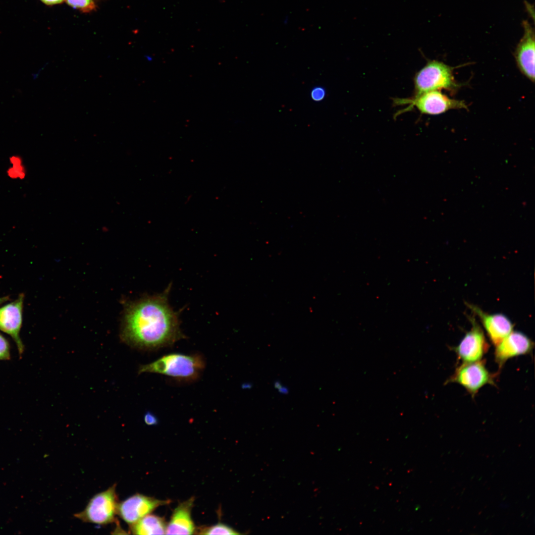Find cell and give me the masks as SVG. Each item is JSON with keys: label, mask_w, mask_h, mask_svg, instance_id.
I'll return each mask as SVG.
<instances>
[{"label": "cell", "mask_w": 535, "mask_h": 535, "mask_svg": "<svg viewBox=\"0 0 535 535\" xmlns=\"http://www.w3.org/2000/svg\"><path fill=\"white\" fill-rule=\"evenodd\" d=\"M171 285L162 293L143 298L127 310L122 340L139 349L154 350L169 346L185 338L180 328L179 314L168 303Z\"/></svg>", "instance_id": "1"}, {"label": "cell", "mask_w": 535, "mask_h": 535, "mask_svg": "<svg viewBox=\"0 0 535 535\" xmlns=\"http://www.w3.org/2000/svg\"><path fill=\"white\" fill-rule=\"evenodd\" d=\"M205 366V361L200 355L174 353L141 366L138 373L158 374L179 380L191 381L198 378Z\"/></svg>", "instance_id": "2"}, {"label": "cell", "mask_w": 535, "mask_h": 535, "mask_svg": "<svg viewBox=\"0 0 535 535\" xmlns=\"http://www.w3.org/2000/svg\"><path fill=\"white\" fill-rule=\"evenodd\" d=\"M415 95L441 89L454 91L460 87L453 75V67L437 60L429 61L414 77Z\"/></svg>", "instance_id": "3"}, {"label": "cell", "mask_w": 535, "mask_h": 535, "mask_svg": "<svg viewBox=\"0 0 535 535\" xmlns=\"http://www.w3.org/2000/svg\"><path fill=\"white\" fill-rule=\"evenodd\" d=\"M116 483L107 489L95 495L85 508L74 516L84 522L106 525L115 521L118 497Z\"/></svg>", "instance_id": "4"}, {"label": "cell", "mask_w": 535, "mask_h": 535, "mask_svg": "<svg viewBox=\"0 0 535 535\" xmlns=\"http://www.w3.org/2000/svg\"><path fill=\"white\" fill-rule=\"evenodd\" d=\"M494 377L486 368L484 361L481 360L463 362L447 383L454 382L462 385L473 397L484 385H494Z\"/></svg>", "instance_id": "5"}, {"label": "cell", "mask_w": 535, "mask_h": 535, "mask_svg": "<svg viewBox=\"0 0 535 535\" xmlns=\"http://www.w3.org/2000/svg\"><path fill=\"white\" fill-rule=\"evenodd\" d=\"M398 104H409L422 113L437 115L453 109H466L468 107L463 101L451 99L439 91H431L415 95L412 99L397 100Z\"/></svg>", "instance_id": "6"}, {"label": "cell", "mask_w": 535, "mask_h": 535, "mask_svg": "<svg viewBox=\"0 0 535 535\" xmlns=\"http://www.w3.org/2000/svg\"><path fill=\"white\" fill-rule=\"evenodd\" d=\"M167 503V501L137 493L118 503L117 514L130 526L159 506Z\"/></svg>", "instance_id": "7"}, {"label": "cell", "mask_w": 535, "mask_h": 535, "mask_svg": "<svg viewBox=\"0 0 535 535\" xmlns=\"http://www.w3.org/2000/svg\"><path fill=\"white\" fill-rule=\"evenodd\" d=\"M472 321V327L470 330L453 348L459 359L463 362L482 360L489 348L482 330L475 321Z\"/></svg>", "instance_id": "8"}, {"label": "cell", "mask_w": 535, "mask_h": 535, "mask_svg": "<svg viewBox=\"0 0 535 535\" xmlns=\"http://www.w3.org/2000/svg\"><path fill=\"white\" fill-rule=\"evenodd\" d=\"M23 300L24 295L21 294L15 301L0 308V330L13 338L20 354L24 351V346L20 337Z\"/></svg>", "instance_id": "9"}, {"label": "cell", "mask_w": 535, "mask_h": 535, "mask_svg": "<svg viewBox=\"0 0 535 535\" xmlns=\"http://www.w3.org/2000/svg\"><path fill=\"white\" fill-rule=\"evenodd\" d=\"M524 34L515 52L517 65L522 74L535 81V30L528 21L523 23Z\"/></svg>", "instance_id": "10"}, {"label": "cell", "mask_w": 535, "mask_h": 535, "mask_svg": "<svg viewBox=\"0 0 535 535\" xmlns=\"http://www.w3.org/2000/svg\"><path fill=\"white\" fill-rule=\"evenodd\" d=\"M495 347V362L501 368L509 359L530 353L534 343L524 333L512 331Z\"/></svg>", "instance_id": "11"}, {"label": "cell", "mask_w": 535, "mask_h": 535, "mask_svg": "<svg viewBox=\"0 0 535 535\" xmlns=\"http://www.w3.org/2000/svg\"><path fill=\"white\" fill-rule=\"evenodd\" d=\"M471 308L481 318L484 328L495 346L513 331L511 321L502 314H488L476 307Z\"/></svg>", "instance_id": "12"}, {"label": "cell", "mask_w": 535, "mask_h": 535, "mask_svg": "<svg viewBox=\"0 0 535 535\" xmlns=\"http://www.w3.org/2000/svg\"><path fill=\"white\" fill-rule=\"evenodd\" d=\"M194 498H191L180 504L174 510L170 522L166 526L165 534L191 535L195 526L191 516Z\"/></svg>", "instance_id": "13"}, {"label": "cell", "mask_w": 535, "mask_h": 535, "mask_svg": "<svg viewBox=\"0 0 535 535\" xmlns=\"http://www.w3.org/2000/svg\"><path fill=\"white\" fill-rule=\"evenodd\" d=\"M166 527L161 518L148 514L130 525V531L134 535H164Z\"/></svg>", "instance_id": "14"}, {"label": "cell", "mask_w": 535, "mask_h": 535, "mask_svg": "<svg viewBox=\"0 0 535 535\" xmlns=\"http://www.w3.org/2000/svg\"><path fill=\"white\" fill-rule=\"evenodd\" d=\"M9 166L6 172L8 178L13 180H23L27 175V170L22 158L18 155L9 158Z\"/></svg>", "instance_id": "15"}, {"label": "cell", "mask_w": 535, "mask_h": 535, "mask_svg": "<svg viewBox=\"0 0 535 535\" xmlns=\"http://www.w3.org/2000/svg\"><path fill=\"white\" fill-rule=\"evenodd\" d=\"M200 534L203 535H239L240 533L231 527L219 523L213 526L206 528L201 531Z\"/></svg>", "instance_id": "16"}, {"label": "cell", "mask_w": 535, "mask_h": 535, "mask_svg": "<svg viewBox=\"0 0 535 535\" xmlns=\"http://www.w3.org/2000/svg\"><path fill=\"white\" fill-rule=\"evenodd\" d=\"M71 6L80 9L83 12H90L96 8L93 0H66Z\"/></svg>", "instance_id": "17"}, {"label": "cell", "mask_w": 535, "mask_h": 535, "mask_svg": "<svg viewBox=\"0 0 535 535\" xmlns=\"http://www.w3.org/2000/svg\"><path fill=\"white\" fill-rule=\"evenodd\" d=\"M10 358L9 344L7 340L0 334V361L9 360Z\"/></svg>", "instance_id": "18"}, {"label": "cell", "mask_w": 535, "mask_h": 535, "mask_svg": "<svg viewBox=\"0 0 535 535\" xmlns=\"http://www.w3.org/2000/svg\"><path fill=\"white\" fill-rule=\"evenodd\" d=\"M325 93L324 88L320 86L315 87L311 91V97L315 101H321L324 98Z\"/></svg>", "instance_id": "19"}, {"label": "cell", "mask_w": 535, "mask_h": 535, "mask_svg": "<svg viewBox=\"0 0 535 535\" xmlns=\"http://www.w3.org/2000/svg\"><path fill=\"white\" fill-rule=\"evenodd\" d=\"M144 420L146 424L149 426L157 425L158 423L157 417L151 412H147L144 417Z\"/></svg>", "instance_id": "20"}, {"label": "cell", "mask_w": 535, "mask_h": 535, "mask_svg": "<svg viewBox=\"0 0 535 535\" xmlns=\"http://www.w3.org/2000/svg\"><path fill=\"white\" fill-rule=\"evenodd\" d=\"M277 389L278 392L282 395H286L289 392V388L287 386H283L282 384Z\"/></svg>", "instance_id": "21"}, {"label": "cell", "mask_w": 535, "mask_h": 535, "mask_svg": "<svg viewBox=\"0 0 535 535\" xmlns=\"http://www.w3.org/2000/svg\"><path fill=\"white\" fill-rule=\"evenodd\" d=\"M41 0L43 3H44L46 4H47V5H54V4H58V3H60L62 2H63V1L64 0Z\"/></svg>", "instance_id": "22"}, {"label": "cell", "mask_w": 535, "mask_h": 535, "mask_svg": "<svg viewBox=\"0 0 535 535\" xmlns=\"http://www.w3.org/2000/svg\"><path fill=\"white\" fill-rule=\"evenodd\" d=\"M253 384L251 383H245L243 384V388L245 389H250L252 387Z\"/></svg>", "instance_id": "23"}, {"label": "cell", "mask_w": 535, "mask_h": 535, "mask_svg": "<svg viewBox=\"0 0 535 535\" xmlns=\"http://www.w3.org/2000/svg\"><path fill=\"white\" fill-rule=\"evenodd\" d=\"M8 298L7 297H0V305L6 301Z\"/></svg>", "instance_id": "24"}]
</instances>
